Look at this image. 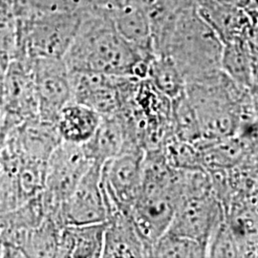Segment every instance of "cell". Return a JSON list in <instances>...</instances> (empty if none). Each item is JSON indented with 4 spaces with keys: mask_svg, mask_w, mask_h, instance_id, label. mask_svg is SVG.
<instances>
[{
    "mask_svg": "<svg viewBox=\"0 0 258 258\" xmlns=\"http://www.w3.org/2000/svg\"><path fill=\"white\" fill-rule=\"evenodd\" d=\"M114 5L83 16L63 56L65 64L69 71L147 79L151 58L118 32L111 17Z\"/></svg>",
    "mask_w": 258,
    "mask_h": 258,
    "instance_id": "1",
    "label": "cell"
},
{
    "mask_svg": "<svg viewBox=\"0 0 258 258\" xmlns=\"http://www.w3.org/2000/svg\"><path fill=\"white\" fill-rule=\"evenodd\" d=\"M222 51L220 37L197 5L183 11L155 44L156 55H168L186 84L221 70Z\"/></svg>",
    "mask_w": 258,
    "mask_h": 258,
    "instance_id": "2",
    "label": "cell"
},
{
    "mask_svg": "<svg viewBox=\"0 0 258 258\" xmlns=\"http://www.w3.org/2000/svg\"><path fill=\"white\" fill-rule=\"evenodd\" d=\"M182 191V170L169 166L162 151L145 152L140 191L129 214L151 251L172 221Z\"/></svg>",
    "mask_w": 258,
    "mask_h": 258,
    "instance_id": "3",
    "label": "cell"
},
{
    "mask_svg": "<svg viewBox=\"0 0 258 258\" xmlns=\"http://www.w3.org/2000/svg\"><path fill=\"white\" fill-rule=\"evenodd\" d=\"M82 16L68 13L38 14L21 19L14 57L63 58L80 26Z\"/></svg>",
    "mask_w": 258,
    "mask_h": 258,
    "instance_id": "4",
    "label": "cell"
},
{
    "mask_svg": "<svg viewBox=\"0 0 258 258\" xmlns=\"http://www.w3.org/2000/svg\"><path fill=\"white\" fill-rule=\"evenodd\" d=\"M83 146L61 141L47 161L44 188L41 192L46 215L60 207L92 164Z\"/></svg>",
    "mask_w": 258,
    "mask_h": 258,
    "instance_id": "5",
    "label": "cell"
},
{
    "mask_svg": "<svg viewBox=\"0 0 258 258\" xmlns=\"http://www.w3.org/2000/svg\"><path fill=\"white\" fill-rule=\"evenodd\" d=\"M0 115L2 119L0 131L38 117L37 94L30 59L14 57L10 60L3 79Z\"/></svg>",
    "mask_w": 258,
    "mask_h": 258,
    "instance_id": "6",
    "label": "cell"
},
{
    "mask_svg": "<svg viewBox=\"0 0 258 258\" xmlns=\"http://www.w3.org/2000/svg\"><path fill=\"white\" fill-rule=\"evenodd\" d=\"M225 212L213 190L184 194L167 231L185 236L208 247Z\"/></svg>",
    "mask_w": 258,
    "mask_h": 258,
    "instance_id": "7",
    "label": "cell"
},
{
    "mask_svg": "<svg viewBox=\"0 0 258 258\" xmlns=\"http://www.w3.org/2000/svg\"><path fill=\"white\" fill-rule=\"evenodd\" d=\"M144 156L143 150L125 152L102 164V187L108 217L116 211L130 212L140 191Z\"/></svg>",
    "mask_w": 258,
    "mask_h": 258,
    "instance_id": "8",
    "label": "cell"
},
{
    "mask_svg": "<svg viewBox=\"0 0 258 258\" xmlns=\"http://www.w3.org/2000/svg\"><path fill=\"white\" fill-rule=\"evenodd\" d=\"M30 60L38 118L55 123L59 111L71 102L69 70L63 58L40 57Z\"/></svg>",
    "mask_w": 258,
    "mask_h": 258,
    "instance_id": "9",
    "label": "cell"
},
{
    "mask_svg": "<svg viewBox=\"0 0 258 258\" xmlns=\"http://www.w3.org/2000/svg\"><path fill=\"white\" fill-rule=\"evenodd\" d=\"M102 166L93 162L60 207V217L66 226L107 221L108 208L102 187Z\"/></svg>",
    "mask_w": 258,
    "mask_h": 258,
    "instance_id": "10",
    "label": "cell"
},
{
    "mask_svg": "<svg viewBox=\"0 0 258 258\" xmlns=\"http://www.w3.org/2000/svg\"><path fill=\"white\" fill-rule=\"evenodd\" d=\"M129 78L69 71L71 102L83 104L102 117L113 115L120 108Z\"/></svg>",
    "mask_w": 258,
    "mask_h": 258,
    "instance_id": "11",
    "label": "cell"
},
{
    "mask_svg": "<svg viewBox=\"0 0 258 258\" xmlns=\"http://www.w3.org/2000/svg\"><path fill=\"white\" fill-rule=\"evenodd\" d=\"M102 257H151V248L143 239L128 212L116 211L108 217Z\"/></svg>",
    "mask_w": 258,
    "mask_h": 258,
    "instance_id": "12",
    "label": "cell"
},
{
    "mask_svg": "<svg viewBox=\"0 0 258 258\" xmlns=\"http://www.w3.org/2000/svg\"><path fill=\"white\" fill-rule=\"evenodd\" d=\"M82 146L87 158L101 165L121 153L143 150L131 141L118 113L102 116L92 137Z\"/></svg>",
    "mask_w": 258,
    "mask_h": 258,
    "instance_id": "13",
    "label": "cell"
},
{
    "mask_svg": "<svg viewBox=\"0 0 258 258\" xmlns=\"http://www.w3.org/2000/svg\"><path fill=\"white\" fill-rule=\"evenodd\" d=\"M221 69L234 83L257 93V39L223 43Z\"/></svg>",
    "mask_w": 258,
    "mask_h": 258,
    "instance_id": "14",
    "label": "cell"
},
{
    "mask_svg": "<svg viewBox=\"0 0 258 258\" xmlns=\"http://www.w3.org/2000/svg\"><path fill=\"white\" fill-rule=\"evenodd\" d=\"M111 17L118 32L127 42L148 58L156 55L151 28L143 10L131 0L115 4Z\"/></svg>",
    "mask_w": 258,
    "mask_h": 258,
    "instance_id": "15",
    "label": "cell"
},
{
    "mask_svg": "<svg viewBox=\"0 0 258 258\" xmlns=\"http://www.w3.org/2000/svg\"><path fill=\"white\" fill-rule=\"evenodd\" d=\"M102 116L91 108L69 102L59 111L55 127L61 141L83 145L91 138L98 127Z\"/></svg>",
    "mask_w": 258,
    "mask_h": 258,
    "instance_id": "16",
    "label": "cell"
},
{
    "mask_svg": "<svg viewBox=\"0 0 258 258\" xmlns=\"http://www.w3.org/2000/svg\"><path fill=\"white\" fill-rule=\"evenodd\" d=\"M20 19L38 14L68 13L85 16L116 3L114 0H12Z\"/></svg>",
    "mask_w": 258,
    "mask_h": 258,
    "instance_id": "17",
    "label": "cell"
},
{
    "mask_svg": "<svg viewBox=\"0 0 258 258\" xmlns=\"http://www.w3.org/2000/svg\"><path fill=\"white\" fill-rule=\"evenodd\" d=\"M64 226L59 214L46 215L38 226L28 232L23 246L24 257H57Z\"/></svg>",
    "mask_w": 258,
    "mask_h": 258,
    "instance_id": "18",
    "label": "cell"
},
{
    "mask_svg": "<svg viewBox=\"0 0 258 258\" xmlns=\"http://www.w3.org/2000/svg\"><path fill=\"white\" fill-rule=\"evenodd\" d=\"M147 16L155 50L157 40L174 22L178 16L187 8L196 5L194 0H131Z\"/></svg>",
    "mask_w": 258,
    "mask_h": 258,
    "instance_id": "19",
    "label": "cell"
},
{
    "mask_svg": "<svg viewBox=\"0 0 258 258\" xmlns=\"http://www.w3.org/2000/svg\"><path fill=\"white\" fill-rule=\"evenodd\" d=\"M159 92L174 100L184 94L186 83L175 62L164 54L154 55L148 64V78Z\"/></svg>",
    "mask_w": 258,
    "mask_h": 258,
    "instance_id": "20",
    "label": "cell"
},
{
    "mask_svg": "<svg viewBox=\"0 0 258 258\" xmlns=\"http://www.w3.org/2000/svg\"><path fill=\"white\" fill-rule=\"evenodd\" d=\"M171 124L173 135L194 145L202 141L199 122L185 92L171 100Z\"/></svg>",
    "mask_w": 258,
    "mask_h": 258,
    "instance_id": "21",
    "label": "cell"
},
{
    "mask_svg": "<svg viewBox=\"0 0 258 258\" xmlns=\"http://www.w3.org/2000/svg\"><path fill=\"white\" fill-rule=\"evenodd\" d=\"M151 257H207V249L195 240L166 231L153 244Z\"/></svg>",
    "mask_w": 258,
    "mask_h": 258,
    "instance_id": "22",
    "label": "cell"
},
{
    "mask_svg": "<svg viewBox=\"0 0 258 258\" xmlns=\"http://www.w3.org/2000/svg\"><path fill=\"white\" fill-rule=\"evenodd\" d=\"M73 249L71 257H102L106 222L69 226Z\"/></svg>",
    "mask_w": 258,
    "mask_h": 258,
    "instance_id": "23",
    "label": "cell"
},
{
    "mask_svg": "<svg viewBox=\"0 0 258 258\" xmlns=\"http://www.w3.org/2000/svg\"><path fill=\"white\" fill-rule=\"evenodd\" d=\"M162 152L166 163L178 170L204 169L201 149L191 143L169 136L163 147Z\"/></svg>",
    "mask_w": 258,
    "mask_h": 258,
    "instance_id": "24",
    "label": "cell"
},
{
    "mask_svg": "<svg viewBox=\"0 0 258 258\" xmlns=\"http://www.w3.org/2000/svg\"><path fill=\"white\" fill-rule=\"evenodd\" d=\"M207 257H239L237 242L225 216L209 241Z\"/></svg>",
    "mask_w": 258,
    "mask_h": 258,
    "instance_id": "25",
    "label": "cell"
},
{
    "mask_svg": "<svg viewBox=\"0 0 258 258\" xmlns=\"http://www.w3.org/2000/svg\"><path fill=\"white\" fill-rule=\"evenodd\" d=\"M21 204L16 176L0 165V213L15 210Z\"/></svg>",
    "mask_w": 258,
    "mask_h": 258,
    "instance_id": "26",
    "label": "cell"
},
{
    "mask_svg": "<svg viewBox=\"0 0 258 258\" xmlns=\"http://www.w3.org/2000/svg\"><path fill=\"white\" fill-rule=\"evenodd\" d=\"M114 1H115L117 4H120V3H122L124 0H114Z\"/></svg>",
    "mask_w": 258,
    "mask_h": 258,
    "instance_id": "27",
    "label": "cell"
},
{
    "mask_svg": "<svg viewBox=\"0 0 258 258\" xmlns=\"http://www.w3.org/2000/svg\"><path fill=\"white\" fill-rule=\"evenodd\" d=\"M1 120H2V119H1V115H0V127H1Z\"/></svg>",
    "mask_w": 258,
    "mask_h": 258,
    "instance_id": "28",
    "label": "cell"
}]
</instances>
